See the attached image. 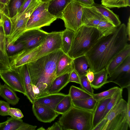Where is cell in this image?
Here are the masks:
<instances>
[{"label":"cell","instance_id":"1","mask_svg":"<svg viewBox=\"0 0 130 130\" xmlns=\"http://www.w3.org/2000/svg\"><path fill=\"white\" fill-rule=\"evenodd\" d=\"M128 41L126 26L124 23L117 27L112 33L102 36L85 55L91 70L95 73L106 69Z\"/></svg>","mask_w":130,"mask_h":130},{"label":"cell","instance_id":"2","mask_svg":"<svg viewBox=\"0 0 130 130\" xmlns=\"http://www.w3.org/2000/svg\"><path fill=\"white\" fill-rule=\"evenodd\" d=\"M64 53L61 49L27 64L36 98L46 95L47 91L57 77V64Z\"/></svg>","mask_w":130,"mask_h":130},{"label":"cell","instance_id":"3","mask_svg":"<svg viewBox=\"0 0 130 130\" xmlns=\"http://www.w3.org/2000/svg\"><path fill=\"white\" fill-rule=\"evenodd\" d=\"M103 36L95 28L82 26L75 32L68 55L73 59L85 55Z\"/></svg>","mask_w":130,"mask_h":130},{"label":"cell","instance_id":"4","mask_svg":"<svg viewBox=\"0 0 130 130\" xmlns=\"http://www.w3.org/2000/svg\"><path fill=\"white\" fill-rule=\"evenodd\" d=\"M93 111L81 109L72 105L62 115L58 122L63 130H92Z\"/></svg>","mask_w":130,"mask_h":130},{"label":"cell","instance_id":"5","mask_svg":"<svg viewBox=\"0 0 130 130\" xmlns=\"http://www.w3.org/2000/svg\"><path fill=\"white\" fill-rule=\"evenodd\" d=\"M41 2L38 0H33L24 11L10 18L11 29L7 36V45L15 44L25 31L27 23L31 15Z\"/></svg>","mask_w":130,"mask_h":130},{"label":"cell","instance_id":"6","mask_svg":"<svg viewBox=\"0 0 130 130\" xmlns=\"http://www.w3.org/2000/svg\"><path fill=\"white\" fill-rule=\"evenodd\" d=\"M104 118L106 121L102 130H128L130 125L127 119V102L121 99Z\"/></svg>","mask_w":130,"mask_h":130},{"label":"cell","instance_id":"7","mask_svg":"<svg viewBox=\"0 0 130 130\" xmlns=\"http://www.w3.org/2000/svg\"><path fill=\"white\" fill-rule=\"evenodd\" d=\"M47 7L48 2H41L36 8L28 20L26 30L50 26L57 19L48 12Z\"/></svg>","mask_w":130,"mask_h":130},{"label":"cell","instance_id":"8","mask_svg":"<svg viewBox=\"0 0 130 130\" xmlns=\"http://www.w3.org/2000/svg\"><path fill=\"white\" fill-rule=\"evenodd\" d=\"M84 6L72 1L62 12L60 19L62 20L66 28L76 32L83 25L82 21Z\"/></svg>","mask_w":130,"mask_h":130},{"label":"cell","instance_id":"9","mask_svg":"<svg viewBox=\"0 0 130 130\" xmlns=\"http://www.w3.org/2000/svg\"><path fill=\"white\" fill-rule=\"evenodd\" d=\"M48 34V32L40 29L27 30L17 41L24 44V48L28 50H33L43 44Z\"/></svg>","mask_w":130,"mask_h":130},{"label":"cell","instance_id":"10","mask_svg":"<svg viewBox=\"0 0 130 130\" xmlns=\"http://www.w3.org/2000/svg\"><path fill=\"white\" fill-rule=\"evenodd\" d=\"M62 32V31L48 33L45 41L41 46L40 50L31 62L61 49Z\"/></svg>","mask_w":130,"mask_h":130},{"label":"cell","instance_id":"11","mask_svg":"<svg viewBox=\"0 0 130 130\" xmlns=\"http://www.w3.org/2000/svg\"><path fill=\"white\" fill-rule=\"evenodd\" d=\"M0 77L5 84L15 91L26 96L22 80L17 68L0 72Z\"/></svg>","mask_w":130,"mask_h":130},{"label":"cell","instance_id":"12","mask_svg":"<svg viewBox=\"0 0 130 130\" xmlns=\"http://www.w3.org/2000/svg\"><path fill=\"white\" fill-rule=\"evenodd\" d=\"M41 45L32 50L24 48L9 56L11 68H16L30 62L40 50Z\"/></svg>","mask_w":130,"mask_h":130},{"label":"cell","instance_id":"13","mask_svg":"<svg viewBox=\"0 0 130 130\" xmlns=\"http://www.w3.org/2000/svg\"><path fill=\"white\" fill-rule=\"evenodd\" d=\"M32 104L34 115L38 120L41 122H51L59 115L55 110L36 101Z\"/></svg>","mask_w":130,"mask_h":130},{"label":"cell","instance_id":"14","mask_svg":"<svg viewBox=\"0 0 130 130\" xmlns=\"http://www.w3.org/2000/svg\"><path fill=\"white\" fill-rule=\"evenodd\" d=\"M105 19L92 7H84L82 18L83 25L97 28L100 22Z\"/></svg>","mask_w":130,"mask_h":130},{"label":"cell","instance_id":"15","mask_svg":"<svg viewBox=\"0 0 130 130\" xmlns=\"http://www.w3.org/2000/svg\"><path fill=\"white\" fill-rule=\"evenodd\" d=\"M21 78L26 96L32 104L36 98L33 90L31 80L27 64L17 68Z\"/></svg>","mask_w":130,"mask_h":130},{"label":"cell","instance_id":"16","mask_svg":"<svg viewBox=\"0 0 130 130\" xmlns=\"http://www.w3.org/2000/svg\"><path fill=\"white\" fill-rule=\"evenodd\" d=\"M6 41V36L2 26L0 27V72L12 69L7 50Z\"/></svg>","mask_w":130,"mask_h":130},{"label":"cell","instance_id":"17","mask_svg":"<svg viewBox=\"0 0 130 130\" xmlns=\"http://www.w3.org/2000/svg\"><path fill=\"white\" fill-rule=\"evenodd\" d=\"M73 60L64 53L62 55L59 59L56 66V76L70 73L74 70Z\"/></svg>","mask_w":130,"mask_h":130},{"label":"cell","instance_id":"18","mask_svg":"<svg viewBox=\"0 0 130 130\" xmlns=\"http://www.w3.org/2000/svg\"><path fill=\"white\" fill-rule=\"evenodd\" d=\"M130 55V45L127 43L124 48L112 59L106 68L110 75L116 68Z\"/></svg>","mask_w":130,"mask_h":130},{"label":"cell","instance_id":"19","mask_svg":"<svg viewBox=\"0 0 130 130\" xmlns=\"http://www.w3.org/2000/svg\"><path fill=\"white\" fill-rule=\"evenodd\" d=\"M66 95L59 92L49 94L36 98L35 101L55 110L58 104Z\"/></svg>","mask_w":130,"mask_h":130},{"label":"cell","instance_id":"20","mask_svg":"<svg viewBox=\"0 0 130 130\" xmlns=\"http://www.w3.org/2000/svg\"><path fill=\"white\" fill-rule=\"evenodd\" d=\"M72 0H51L48 2V12L57 19H60L63 11Z\"/></svg>","mask_w":130,"mask_h":130},{"label":"cell","instance_id":"21","mask_svg":"<svg viewBox=\"0 0 130 130\" xmlns=\"http://www.w3.org/2000/svg\"><path fill=\"white\" fill-rule=\"evenodd\" d=\"M91 7L101 14L104 18L115 27L121 24L119 16L109 8L102 4L95 3Z\"/></svg>","mask_w":130,"mask_h":130},{"label":"cell","instance_id":"22","mask_svg":"<svg viewBox=\"0 0 130 130\" xmlns=\"http://www.w3.org/2000/svg\"><path fill=\"white\" fill-rule=\"evenodd\" d=\"M111 97L104 98L98 101L95 109L93 112V128L102 119L106 110L107 105L111 100Z\"/></svg>","mask_w":130,"mask_h":130},{"label":"cell","instance_id":"23","mask_svg":"<svg viewBox=\"0 0 130 130\" xmlns=\"http://www.w3.org/2000/svg\"><path fill=\"white\" fill-rule=\"evenodd\" d=\"M70 73H67L56 77L47 91L46 95L60 91L69 82V79Z\"/></svg>","mask_w":130,"mask_h":130},{"label":"cell","instance_id":"24","mask_svg":"<svg viewBox=\"0 0 130 130\" xmlns=\"http://www.w3.org/2000/svg\"><path fill=\"white\" fill-rule=\"evenodd\" d=\"M0 96L13 105L17 104L20 100L15 91L5 83L0 85Z\"/></svg>","mask_w":130,"mask_h":130},{"label":"cell","instance_id":"25","mask_svg":"<svg viewBox=\"0 0 130 130\" xmlns=\"http://www.w3.org/2000/svg\"><path fill=\"white\" fill-rule=\"evenodd\" d=\"M73 65L74 70L79 76L85 75L88 69L90 68L88 61L85 55L74 59Z\"/></svg>","mask_w":130,"mask_h":130},{"label":"cell","instance_id":"26","mask_svg":"<svg viewBox=\"0 0 130 130\" xmlns=\"http://www.w3.org/2000/svg\"><path fill=\"white\" fill-rule=\"evenodd\" d=\"M126 72H130V55L126 58L110 75L108 76L107 83L112 82L118 76Z\"/></svg>","mask_w":130,"mask_h":130},{"label":"cell","instance_id":"27","mask_svg":"<svg viewBox=\"0 0 130 130\" xmlns=\"http://www.w3.org/2000/svg\"><path fill=\"white\" fill-rule=\"evenodd\" d=\"M74 31L66 28L62 31L61 49L64 53L67 54L70 50L74 35Z\"/></svg>","mask_w":130,"mask_h":130},{"label":"cell","instance_id":"28","mask_svg":"<svg viewBox=\"0 0 130 130\" xmlns=\"http://www.w3.org/2000/svg\"><path fill=\"white\" fill-rule=\"evenodd\" d=\"M97 102L92 97L88 99L72 100V105L84 110L93 111Z\"/></svg>","mask_w":130,"mask_h":130},{"label":"cell","instance_id":"29","mask_svg":"<svg viewBox=\"0 0 130 130\" xmlns=\"http://www.w3.org/2000/svg\"><path fill=\"white\" fill-rule=\"evenodd\" d=\"M108 75V74L106 69L94 73V79L91 83L92 88L98 89L107 84Z\"/></svg>","mask_w":130,"mask_h":130},{"label":"cell","instance_id":"30","mask_svg":"<svg viewBox=\"0 0 130 130\" xmlns=\"http://www.w3.org/2000/svg\"><path fill=\"white\" fill-rule=\"evenodd\" d=\"M68 94L72 100H82L92 97V95L84 89L73 85L70 87Z\"/></svg>","mask_w":130,"mask_h":130},{"label":"cell","instance_id":"31","mask_svg":"<svg viewBox=\"0 0 130 130\" xmlns=\"http://www.w3.org/2000/svg\"><path fill=\"white\" fill-rule=\"evenodd\" d=\"M23 122L21 119L8 117L6 121L1 123L0 130H18Z\"/></svg>","mask_w":130,"mask_h":130},{"label":"cell","instance_id":"32","mask_svg":"<svg viewBox=\"0 0 130 130\" xmlns=\"http://www.w3.org/2000/svg\"><path fill=\"white\" fill-rule=\"evenodd\" d=\"M72 106V100L70 95H66L56 106L55 111L59 114L62 115L68 111Z\"/></svg>","mask_w":130,"mask_h":130},{"label":"cell","instance_id":"33","mask_svg":"<svg viewBox=\"0 0 130 130\" xmlns=\"http://www.w3.org/2000/svg\"><path fill=\"white\" fill-rule=\"evenodd\" d=\"M115 27L106 19L101 20L99 23L96 28L103 36H106L113 33L116 30Z\"/></svg>","mask_w":130,"mask_h":130},{"label":"cell","instance_id":"34","mask_svg":"<svg viewBox=\"0 0 130 130\" xmlns=\"http://www.w3.org/2000/svg\"><path fill=\"white\" fill-rule=\"evenodd\" d=\"M101 4L108 8H119L130 6V0H101Z\"/></svg>","mask_w":130,"mask_h":130},{"label":"cell","instance_id":"35","mask_svg":"<svg viewBox=\"0 0 130 130\" xmlns=\"http://www.w3.org/2000/svg\"><path fill=\"white\" fill-rule=\"evenodd\" d=\"M123 89L120 88L111 96V100L107 105L106 110L101 120L106 117L112 108L122 98Z\"/></svg>","mask_w":130,"mask_h":130},{"label":"cell","instance_id":"36","mask_svg":"<svg viewBox=\"0 0 130 130\" xmlns=\"http://www.w3.org/2000/svg\"><path fill=\"white\" fill-rule=\"evenodd\" d=\"M112 82L119 85L120 88H127L130 86V72H126L119 75Z\"/></svg>","mask_w":130,"mask_h":130},{"label":"cell","instance_id":"37","mask_svg":"<svg viewBox=\"0 0 130 130\" xmlns=\"http://www.w3.org/2000/svg\"><path fill=\"white\" fill-rule=\"evenodd\" d=\"M120 88L114 87L106 91L92 95V97L97 102L103 99L111 97Z\"/></svg>","mask_w":130,"mask_h":130},{"label":"cell","instance_id":"38","mask_svg":"<svg viewBox=\"0 0 130 130\" xmlns=\"http://www.w3.org/2000/svg\"><path fill=\"white\" fill-rule=\"evenodd\" d=\"M1 19L3 21L2 28L4 32L7 36L9 34L11 29L10 17L5 12L1 13Z\"/></svg>","mask_w":130,"mask_h":130},{"label":"cell","instance_id":"39","mask_svg":"<svg viewBox=\"0 0 130 130\" xmlns=\"http://www.w3.org/2000/svg\"><path fill=\"white\" fill-rule=\"evenodd\" d=\"M80 85L82 89L92 95L94 93V90L91 83L88 80L85 75L79 76Z\"/></svg>","mask_w":130,"mask_h":130},{"label":"cell","instance_id":"40","mask_svg":"<svg viewBox=\"0 0 130 130\" xmlns=\"http://www.w3.org/2000/svg\"><path fill=\"white\" fill-rule=\"evenodd\" d=\"M17 43L13 44H10L6 45L7 52L10 54H13L18 52L25 48V45L22 42L17 41Z\"/></svg>","mask_w":130,"mask_h":130},{"label":"cell","instance_id":"41","mask_svg":"<svg viewBox=\"0 0 130 130\" xmlns=\"http://www.w3.org/2000/svg\"><path fill=\"white\" fill-rule=\"evenodd\" d=\"M24 0H13L11 3V12L12 17L14 16L17 14Z\"/></svg>","mask_w":130,"mask_h":130},{"label":"cell","instance_id":"42","mask_svg":"<svg viewBox=\"0 0 130 130\" xmlns=\"http://www.w3.org/2000/svg\"><path fill=\"white\" fill-rule=\"evenodd\" d=\"M10 107V104L7 102L0 100V115L4 116L9 115L8 111Z\"/></svg>","mask_w":130,"mask_h":130},{"label":"cell","instance_id":"43","mask_svg":"<svg viewBox=\"0 0 130 130\" xmlns=\"http://www.w3.org/2000/svg\"><path fill=\"white\" fill-rule=\"evenodd\" d=\"M9 115L14 118L20 119L24 117L21 111L19 109L10 107L8 111Z\"/></svg>","mask_w":130,"mask_h":130},{"label":"cell","instance_id":"44","mask_svg":"<svg viewBox=\"0 0 130 130\" xmlns=\"http://www.w3.org/2000/svg\"><path fill=\"white\" fill-rule=\"evenodd\" d=\"M69 81V82H75L80 84V77L74 70H73L70 73Z\"/></svg>","mask_w":130,"mask_h":130},{"label":"cell","instance_id":"45","mask_svg":"<svg viewBox=\"0 0 130 130\" xmlns=\"http://www.w3.org/2000/svg\"><path fill=\"white\" fill-rule=\"evenodd\" d=\"M83 5L84 7H91L95 3L94 0H72Z\"/></svg>","mask_w":130,"mask_h":130},{"label":"cell","instance_id":"46","mask_svg":"<svg viewBox=\"0 0 130 130\" xmlns=\"http://www.w3.org/2000/svg\"><path fill=\"white\" fill-rule=\"evenodd\" d=\"M37 127L34 126L23 122L18 130H34Z\"/></svg>","mask_w":130,"mask_h":130},{"label":"cell","instance_id":"47","mask_svg":"<svg viewBox=\"0 0 130 130\" xmlns=\"http://www.w3.org/2000/svg\"><path fill=\"white\" fill-rule=\"evenodd\" d=\"M128 93V98L127 102V113L128 123L130 125V86L127 88Z\"/></svg>","mask_w":130,"mask_h":130},{"label":"cell","instance_id":"48","mask_svg":"<svg viewBox=\"0 0 130 130\" xmlns=\"http://www.w3.org/2000/svg\"><path fill=\"white\" fill-rule=\"evenodd\" d=\"M33 0H24L17 14L21 13L25 10Z\"/></svg>","mask_w":130,"mask_h":130},{"label":"cell","instance_id":"49","mask_svg":"<svg viewBox=\"0 0 130 130\" xmlns=\"http://www.w3.org/2000/svg\"><path fill=\"white\" fill-rule=\"evenodd\" d=\"M106 121V118L102 120L98 124L93 128L92 130H102L105 125Z\"/></svg>","mask_w":130,"mask_h":130},{"label":"cell","instance_id":"50","mask_svg":"<svg viewBox=\"0 0 130 130\" xmlns=\"http://www.w3.org/2000/svg\"><path fill=\"white\" fill-rule=\"evenodd\" d=\"M47 130H63L62 126L59 122H55L52 126L48 127Z\"/></svg>","mask_w":130,"mask_h":130},{"label":"cell","instance_id":"51","mask_svg":"<svg viewBox=\"0 0 130 130\" xmlns=\"http://www.w3.org/2000/svg\"><path fill=\"white\" fill-rule=\"evenodd\" d=\"M85 76L90 83L92 82L94 78V73L90 68L88 69Z\"/></svg>","mask_w":130,"mask_h":130},{"label":"cell","instance_id":"52","mask_svg":"<svg viewBox=\"0 0 130 130\" xmlns=\"http://www.w3.org/2000/svg\"><path fill=\"white\" fill-rule=\"evenodd\" d=\"M126 26V31L128 41L130 40V16H129Z\"/></svg>","mask_w":130,"mask_h":130},{"label":"cell","instance_id":"53","mask_svg":"<svg viewBox=\"0 0 130 130\" xmlns=\"http://www.w3.org/2000/svg\"><path fill=\"white\" fill-rule=\"evenodd\" d=\"M5 7L0 2V12L1 13L4 12Z\"/></svg>","mask_w":130,"mask_h":130},{"label":"cell","instance_id":"54","mask_svg":"<svg viewBox=\"0 0 130 130\" xmlns=\"http://www.w3.org/2000/svg\"><path fill=\"white\" fill-rule=\"evenodd\" d=\"M6 1L7 0H0V2L5 7H6Z\"/></svg>","mask_w":130,"mask_h":130},{"label":"cell","instance_id":"55","mask_svg":"<svg viewBox=\"0 0 130 130\" xmlns=\"http://www.w3.org/2000/svg\"><path fill=\"white\" fill-rule=\"evenodd\" d=\"M39 1L47 3L51 0H38Z\"/></svg>","mask_w":130,"mask_h":130},{"label":"cell","instance_id":"56","mask_svg":"<svg viewBox=\"0 0 130 130\" xmlns=\"http://www.w3.org/2000/svg\"><path fill=\"white\" fill-rule=\"evenodd\" d=\"M10 0H7L6 4V6H7L9 5Z\"/></svg>","mask_w":130,"mask_h":130},{"label":"cell","instance_id":"57","mask_svg":"<svg viewBox=\"0 0 130 130\" xmlns=\"http://www.w3.org/2000/svg\"><path fill=\"white\" fill-rule=\"evenodd\" d=\"M45 129H46L43 127H41L37 129V130H44Z\"/></svg>","mask_w":130,"mask_h":130},{"label":"cell","instance_id":"58","mask_svg":"<svg viewBox=\"0 0 130 130\" xmlns=\"http://www.w3.org/2000/svg\"><path fill=\"white\" fill-rule=\"evenodd\" d=\"M3 21L1 19H0V27L2 26V24Z\"/></svg>","mask_w":130,"mask_h":130},{"label":"cell","instance_id":"59","mask_svg":"<svg viewBox=\"0 0 130 130\" xmlns=\"http://www.w3.org/2000/svg\"><path fill=\"white\" fill-rule=\"evenodd\" d=\"M1 12H0V19H1Z\"/></svg>","mask_w":130,"mask_h":130},{"label":"cell","instance_id":"60","mask_svg":"<svg viewBox=\"0 0 130 130\" xmlns=\"http://www.w3.org/2000/svg\"><path fill=\"white\" fill-rule=\"evenodd\" d=\"M1 123H0V128H1Z\"/></svg>","mask_w":130,"mask_h":130}]
</instances>
